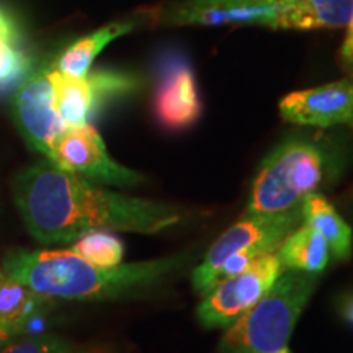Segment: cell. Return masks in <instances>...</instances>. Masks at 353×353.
<instances>
[{
    "instance_id": "obj_1",
    "label": "cell",
    "mask_w": 353,
    "mask_h": 353,
    "mask_svg": "<svg viewBox=\"0 0 353 353\" xmlns=\"http://www.w3.org/2000/svg\"><path fill=\"white\" fill-rule=\"evenodd\" d=\"M12 190L28 232L46 245L74 242L95 229L157 234L180 224L187 214L172 203L99 188L50 161L20 170Z\"/></svg>"
},
{
    "instance_id": "obj_2",
    "label": "cell",
    "mask_w": 353,
    "mask_h": 353,
    "mask_svg": "<svg viewBox=\"0 0 353 353\" xmlns=\"http://www.w3.org/2000/svg\"><path fill=\"white\" fill-rule=\"evenodd\" d=\"M187 255L100 267L70 250H8L2 272L43 296L72 301L121 298L157 285L185 265Z\"/></svg>"
},
{
    "instance_id": "obj_3",
    "label": "cell",
    "mask_w": 353,
    "mask_h": 353,
    "mask_svg": "<svg viewBox=\"0 0 353 353\" xmlns=\"http://www.w3.org/2000/svg\"><path fill=\"white\" fill-rule=\"evenodd\" d=\"M317 285V273L285 270L272 288L229 325L219 353H276L286 347Z\"/></svg>"
},
{
    "instance_id": "obj_4",
    "label": "cell",
    "mask_w": 353,
    "mask_h": 353,
    "mask_svg": "<svg viewBox=\"0 0 353 353\" xmlns=\"http://www.w3.org/2000/svg\"><path fill=\"white\" fill-rule=\"evenodd\" d=\"M324 176V156L304 139H288L263 159L245 214L285 213L301 206Z\"/></svg>"
},
{
    "instance_id": "obj_5",
    "label": "cell",
    "mask_w": 353,
    "mask_h": 353,
    "mask_svg": "<svg viewBox=\"0 0 353 353\" xmlns=\"http://www.w3.org/2000/svg\"><path fill=\"white\" fill-rule=\"evenodd\" d=\"M301 221V206L275 214H245L210 247L203 262L193 272L195 291L205 296L216 283L221 265L232 254L250 249L273 252Z\"/></svg>"
},
{
    "instance_id": "obj_6",
    "label": "cell",
    "mask_w": 353,
    "mask_h": 353,
    "mask_svg": "<svg viewBox=\"0 0 353 353\" xmlns=\"http://www.w3.org/2000/svg\"><path fill=\"white\" fill-rule=\"evenodd\" d=\"M283 272L275 250L260 255L244 272L219 280L203 296L198 321L208 329L229 327L272 288Z\"/></svg>"
},
{
    "instance_id": "obj_7",
    "label": "cell",
    "mask_w": 353,
    "mask_h": 353,
    "mask_svg": "<svg viewBox=\"0 0 353 353\" xmlns=\"http://www.w3.org/2000/svg\"><path fill=\"white\" fill-rule=\"evenodd\" d=\"M48 161L59 169L101 183L132 187L144 182L139 172L123 167L110 157L107 145L92 125L68 128L52 145Z\"/></svg>"
},
{
    "instance_id": "obj_8",
    "label": "cell",
    "mask_w": 353,
    "mask_h": 353,
    "mask_svg": "<svg viewBox=\"0 0 353 353\" xmlns=\"http://www.w3.org/2000/svg\"><path fill=\"white\" fill-rule=\"evenodd\" d=\"M54 92V105L68 128L88 125L99 108L108 100L130 94L136 88V79L120 72H94L83 77H70L50 69Z\"/></svg>"
},
{
    "instance_id": "obj_9",
    "label": "cell",
    "mask_w": 353,
    "mask_h": 353,
    "mask_svg": "<svg viewBox=\"0 0 353 353\" xmlns=\"http://www.w3.org/2000/svg\"><path fill=\"white\" fill-rule=\"evenodd\" d=\"M13 120L26 144L50 159L52 145L68 130L54 105L50 69L30 74L13 95Z\"/></svg>"
},
{
    "instance_id": "obj_10",
    "label": "cell",
    "mask_w": 353,
    "mask_h": 353,
    "mask_svg": "<svg viewBox=\"0 0 353 353\" xmlns=\"http://www.w3.org/2000/svg\"><path fill=\"white\" fill-rule=\"evenodd\" d=\"M152 108L159 125L169 131L188 130L201 117L195 72L182 54L170 52L159 64Z\"/></svg>"
},
{
    "instance_id": "obj_11",
    "label": "cell",
    "mask_w": 353,
    "mask_h": 353,
    "mask_svg": "<svg viewBox=\"0 0 353 353\" xmlns=\"http://www.w3.org/2000/svg\"><path fill=\"white\" fill-rule=\"evenodd\" d=\"M281 0H182L162 10L161 19L174 26L259 25L275 28Z\"/></svg>"
},
{
    "instance_id": "obj_12",
    "label": "cell",
    "mask_w": 353,
    "mask_h": 353,
    "mask_svg": "<svg viewBox=\"0 0 353 353\" xmlns=\"http://www.w3.org/2000/svg\"><path fill=\"white\" fill-rule=\"evenodd\" d=\"M280 114L293 125L353 128V79L291 92L280 101Z\"/></svg>"
},
{
    "instance_id": "obj_13",
    "label": "cell",
    "mask_w": 353,
    "mask_h": 353,
    "mask_svg": "<svg viewBox=\"0 0 353 353\" xmlns=\"http://www.w3.org/2000/svg\"><path fill=\"white\" fill-rule=\"evenodd\" d=\"M278 30H319L347 26L353 13V0H281Z\"/></svg>"
},
{
    "instance_id": "obj_14",
    "label": "cell",
    "mask_w": 353,
    "mask_h": 353,
    "mask_svg": "<svg viewBox=\"0 0 353 353\" xmlns=\"http://www.w3.org/2000/svg\"><path fill=\"white\" fill-rule=\"evenodd\" d=\"M54 299L0 272V325L13 335L21 334L30 322L51 307Z\"/></svg>"
},
{
    "instance_id": "obj_15",
    "label": "cell",
    "mask_w": 353,
    "mask_h": 353,
    "mask_svg": "<svg viewBox=\"0 0 353 353\" xmlns=\"http://www.w3.org/2000/svg\"><path fill=\"white\" fill-rule=\"evenodd\" d=\"M301 219L324 237L330 252L339 260L352 257V229L324 196L314 192L304 198L301 203Z\"/></svg>"
},
{
    "instance_id": "obj_16",
    "label": "cell",
    "mask_w": 353,
    "mask_h": 353,
    "mask_svg": "<svg viewBox=\"0 0 353 353\" xmlns=\"http://www.w3.org/2000/svg\"><path fill=\"white\" fill-rule=\"evenodd\" d=\"M276 255L285 270L319 273L327 267L330 249L324 237L307 224L293 229L276 247Z\"/></svg>"
},
{
    "instance_id": "obj_17",
    "label": "cell",
    "mask_w": 353,
    "mask_h": 353,
    "mask_svg": "<svg viewBox=\"0 0 353 353\" xmlns=\"http://www.w3.org/2000/svg\"><path fill=\"white\" fill-rule=\"evenodd\" d=\"M134 28L131 21H118L110 23L97 32L87 34L65 48L63 54L57 57L56 68L59 72L70 77H83L88 74V69L94 64L95 57L108 46L113 39L130 33Z\"/></svg>"
},
{
    "instance_id": "obj_18",
    "label": "cell",
    "mask_w": 353,
    "mask_h": 353,
    "mask_svg": "<svg viewBox=\"0 0 353 353\" xmlns=\"http://www.w3.org/2000/svg\"><path fill=\"white\" fill-rule=\"evenodd\" d=\"M28 68L30 59L21 50L19 26L10 13L0 7V90L23 81Z\"/></svg>"
},
{
    "instance_id": "obj_19",
    "label": "cell",
    "mask_w": 353,
    "mask_h": 353,
    "mask_svg": "<svg viewBox=\"0 0 353 353\" xmlns=\"http://www.w3.org/2000/svg\"><path fill=\"white\" fill-rule=\"evenodd\" d=\"M69 250L87 260V262L100 265V267L120 265L123 255H125L123 242L114 234L105 231V229H95V231L82 234Z\"/></svg>"
},
{
    "instance_id": "obj_20",
    "label": "cell",
    "mask_w": 353,
    "mask_h": 353,
    "mask_svg": "<svg viewBox=\"0 0 353 353\" xmlns=\"http://www.w3.org/2000/svg\"><path fill=\"white\" fill-rule=\"evenodd\" d=\"M72 347L68 341L57 335L39 334L30 335L19 342L8 343L0 353H70Z\"/></svg>"
},
{
    "instance_id": "obj_21",
    "label": "cell",
    "mask_w": 353,
    "mask_h": 353,
    "mask_svg": "<svg viewBox=\"0 0 353 353\" xmlns=\"http://www.w3.org/2000/svg\"><path fill=\"white\" fill-rule=\"evenodd\" d=\"M341 63L350 79H353V13L347 25V34L341 48Z\"/></svg>"
},
{
    "instance_id": "obj_22",
    "label": "cell",
    "mask_w": 353,
    "mask_h": 353,
    "mask_svg": "<svg viewBox=\"0 0 353 353\" xmlns=\"http://www.w3.org/2000/svg\"><path fill=\"white\" fill-rule=\"evenodd\" d=\"M341 311L345 321L353 324V294H348V296L343 298V301L341 303Z\"/></svg>"
},
{
    "instance_id": "obj_23",
    "label": "cell",
    "mask_w": 353,
    "mask_h": 353,
    "mask_svg": "<svg viewBox=\"0 0 353 353\" xmlns=\"http://www.w3.org/2000/svg\"><path fill=\"white\" fill-rule=\"evenodd\" d=\"M12 339V334L8 332L7 329H3L2 325H0V347L3 345V343H7L8 341H10Z\"/></svg>"
},
{
    "instance_id": "obj_24",
    "label": "cell",
    "mask_w": 353,
    "mask_h": 353,
    "mask_svg": "<svg viewBox=\"0 0 353 353\" xmlns=\"http://www.w3.org/2000/svg\"><path fill=\"white\" fill-rule=\"evenodd\" d=\"M276 353H291V352L288 350V348L285 347V348H281V350H280V352H276Z\"/></svg>"
}]
</instances>
